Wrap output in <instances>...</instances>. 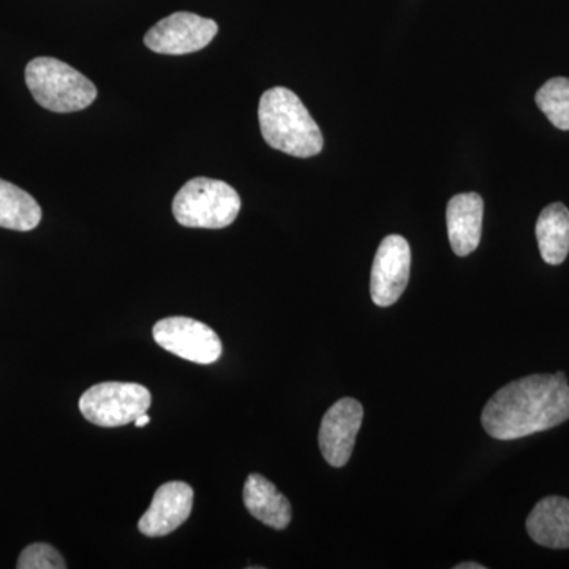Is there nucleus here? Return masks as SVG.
<instances>
[{
    "instance_id": "nucleus-12",
    "label": "nucleus",
    "mask_w": 569,
    "mask_h": 569,
    "mask_svg": "<svg viewBox=\"0 0 569 569\" xmlns=\"http://www.w3.org/2000/svg\"><path fill=\"white\" fill-rule=\"evenodd\" d=\"M527 533L539 546L549 549L569 548V500L546 497L538 501L527 518Z\"/></svg>"
},
{
    "instance_id": "nucleus-3",
    "label": "nucleus",
    "mask_w": 569,
    "mask_h": 569,
    "mask_svg": "<svg viewBox=\"0 0 569 569\" xmlns=\"http://www.w3.org/2000/svg\"><path fill=\"white\" fill-rule=\"evenodd\" d=\"M26 84L36 102L52 112H74L91 107L97 88L88 77L54 58H37L26 67Z\"/></svg>"
},
{
    "instance_id": "nucleus-6",
    "label": "nucleus",
    "mask_w": 569,
    "mask_h": 569,
    "mask_svg": "<svg viewBox=\"0 0 569 569\" xmlns=\"http://www.w3.org/2000/svg\"><path fill=\"white\" fill-rule=\"evenodd\" d=\"M152 335L163 350L194 365H212L222 356L219 336L208 325L192 318H164L153 326Z\"/></svg>"
},
{
    "instance_id": "nucleus-10",
    "label": "nucleus",
    "mask_w": 569,
    "mask_h": 569,
    "mask_svg": "<svg viewBox=\"0 0 569 569\" xmlns=\"http://www.w3.org/2000/svg\"><path fill=\"white\" fill-rule=\"evenodd\" d=\"M192 507L193 489L187 482H167L157 489L151 507L138 522V529L146 537H167L190 518Z\"/></svg>"
},
{
    "instance_id": "nucleus-17",
    "label": "nucleus",
    "mask_w": 569,
    "mask_h": 569,
    "mask_svg": "<svg viewBox=\"0 0 569 569\" xmlns=\"http://www.w3.org/2000/svg\"><path fill=\"white\" fill-rule=\"evenodd\" d=\"M20 569H66L61 553L52 546L37 542V545L28 546L22 550L20 560H18Z\"/></svg>"
},
{
    "instance_id": "nucleus-8",
    "label": "nucleus",
    "mask_w": 569,
    "mask_h": 569,
    "mask_svg": "<svg viewBox=\"0 0 569 569\" xmlns=\"http://www.w3.org/2000/svg\"><path fill=\"white\" fill-rule=\"evenodd\" d=\"M411 249L406 238L387 236L378 247L370 274V296L378 307L399 301L410 280Z\"/></svg>"
},
{
    "instance_id": "nucleus-5",
    "label": "nucleus",
    "mask_w": 569,
    "mask_h": 569,
    "mask_svg": "<svg viewBox=\"0 0 569 569\" xmlns=\"http://www.w3.org/2000/svg\"><path fill=\"white\" fill-rule=\"evenodd\" d=\"M151 403V391L142 385L108 381L93 385L81 396L80 411L92 425L121 427L148 413Z\"/></svg>"
},
{
    "instance_id": "nucleus-11",
    "label": "nucleus",
    "mask_w": 569,
    "mask_h": 569,
    "mask_svg": "<svg viewBox=\"0 0 569 569\" xmlns=\"http://www.w3.org/2000/svg\"><path fill=\"white\" fill-rule=\"evenodd\" d=\"M485 201L478 193H460L451 198L447 208L449 244L458 257H468L481 241Z\"/></svg>"
},
{
    "instance_id": "nucleus-19",
    "label": "nucleus",
    "mask_w": 569,
    "mask_h": 569,
    "mask_svg": "<svg viewBox=\"0 0 569 569\" xmlns=\"http://www.w3.org/2000/svg\"><path fill=\"white\" fill-rule=\"evenodd\" d=\"M149 422H151V417H149L148 413H144V415H141L140 418H137V421H134V426L144 427V426H148Z\"/></svg>"
},
{
    "instance_id": "nucleus-1",
    "label": "nucleus",
    "mask_w": 569,
    "mask_h": 569,
    "mask_svg": "<svg viewBox=\"0 0 569 569\" xmlns=\"http://www.w3.org/2000/svg\"><path fill=\"white\" fill-rule=\"evenodd\" d=\"M568 419L569 385L563 372L511 381L490 397L481 415L486 432L497 440L533 436Z\"/></svg>"
},
{
    "instance_id": "nucleus-15",
    "label": "nucleus",
    "mask_w": 569,
    "mask_h": 569,
    "mask_svg": "<svg viewBox=\"0 0 569 569\" xmlns=\"http://www.w3.org/2000/svg\"><path fill=\"white\" fill-rule=\"evenodd\" d=\"M41 208L20 187L0 179V227L13 231H32L39 227Z\"/></svg>"
},
{
    "instance_id": "nucleus-14",
    "label": "nucleus",
    "mask_w": 569,
    "mask_h": 569,
    "mask_svg": "<svg viewBox=\"0 0 569 569\" xmlns=\"http://www.w3.org/2000/svg\"><path fill=\"white\" fill-rule=\"evenodd\" d=\"M537 239L542 260L557 266L567 260L569 253V211L561 203L549 204L539 213Z\"/></svg>"
},
{
    "instance_id": "nucleus-9",
    "label": "nucleus",
    "mask_w": 569,
    "mask_h": 569,
    "mask_svg": "<svg viewBox=\"0 0 569 569\" xmlns=\"http://www.w3.org/2000/svg\"><path fill=\"white\" fill-rule=\"evenodd\" d=\"M365 408L351 397L337 400L326 411L318 432V445L326 462L331 467H346L353 455L356 436L361 429Z\"/></svg>"
},
{
    "instance_id": "nucleus-18",
    "label": "nucleus",
    "mask_w": 569,
    "mask_h": 569,
    "mask_svg": "<svg viewBox=\"0 0 569 569\" xmlns=\"http://www.w3.org/2000/svg\"><path fill=\"white\" fill-rule=\"evenodd\" d=\"M455 569H486V567L481 563H475V561H466V563H460Z\"/></svg>"
},
{
    "instance_id": "nucleus-4",
    "label": "nucleus",
    "mask_w": 569,
    "mask_h": 569,
    "mask_svg": "<svg viewBox=\"0 0 569 569\" xmlns=\"http://www.w3.org/2000/svg\"><path fill=\"white\" fill-rule=\"evenodd\" d=\"M239 211V193L230 183L217 179H190L173 200L174 219L187 228L220 230L230 227Z\"/></svg>"
},
{
    "instance_id": "nucleus-2",
    "label": "nucleus",
    "mask_w": 569,
    "mask_h": 569,
    "mask_svg": "<svg viewBox=\"0 0 569 569\" xmlns=\"http://www.w3.org/2000/svg\"><path fill=\"white\" fill-rule=\"evenodd\" d=\"M261 134L277 151L309 159L323 151V133L298 96L287 88H272L258 107Z\"/></svg>"
},
{
    "instance_id": "nucleus-7",
    "label": "nucleus",
    "mask_w": 569,
    "mask_h": 569,
    "mask_svg": "<svg viewBox=\"0 0 569 569\" xmlns=\"http://www.w3.org/2000/svg\"><path fill=\"white\" fill-rule=\"evenodd\" d=\"M219 32L213 20L178 11L157 22L144 36V44L157 54L183 56L201 51Z\"/></svg>"
},
{
    "instance_id": "nucleus-16",
    "label": "nucleus",
    "mask_w": 569,
    "mask_h": 569,
    "mask_svg": "<svg viewBox=\"0 0 569 569\" xmlns=\"http://www.w3.org/2000/svg\"><path fill=\"white\" fill-rule=\"evenodd\" d=\"M537 104L559 130H569V80L552 78L537 92Z\"/></svg>"
},
{
    "instance_id": "nucleus-13",
    "label": "nucleus",
    "mask_w": 569,
    "mask_h": 569,
    "mask_svg": "<svg viewBox=\"0 0 569 569\" xmlns=\"http://www.w3.org/2000/svg\"><path fill=\"white\" fill-rule=\"evenodd\" d=\"M242 496L247 511L264 526L276 530H283L290 526V501L269 479L258 473L249 475Z\"/></svg>"
}]
</instances>
